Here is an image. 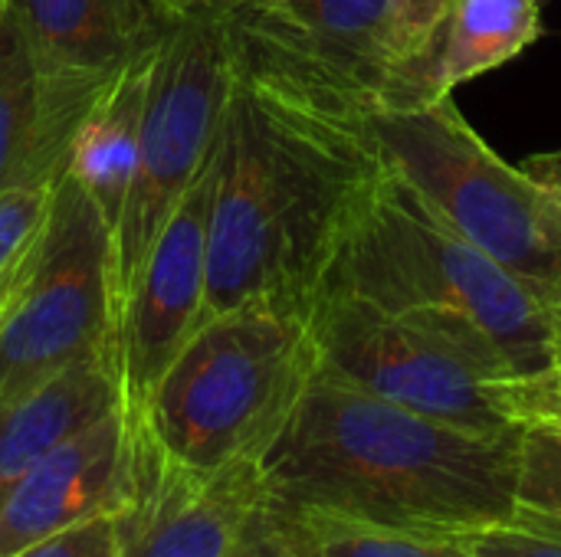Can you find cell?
I'll use <instances>...</instances> for the list:
<instances>
[{
  "mask_svg": "<svg viewBox=\"0 0 561 557\" xmlns=\"http://www.w3.org/2000/svg\"><path fill=\"white\" fill-rule=\"evenodd\" d=\"M220 148V144H217ZM217 187V151L187 187L151 253L118 318V355L125 407L141 410L154 384L204 322L207 299V227Z\"/></svg>",
  "mask_w": 561,
  "mask_h": 557,
  "instance_id": "12",
  "label": "cell"
},
{
  "mask_svg": "<svg viewBox=\"0 0 561 557\" xmlns=\"http://www.w3.org/2000/svg\"><path fill=\"white\" fill-rule=\"evenodd\" d=\"M164 3L178 13H207V10H220L227 0H164Z\"/></svg>",
  "mask_w": 561,
  "mask_h": 557,
  "instance_id": "25",
  "label": "cell"
},
{
  "mask_svg": "<svg viewBox=\"0 0 561 557\" xmlns=\"http://www.w3.org/2000/svg\"><path fill=\"white\" fill-rule=\"evenodd\" d=\"M10 7L66 151L95 95L135 59L151 56L184 16L164 0H10Z\"/></svg>",
  "mask_w": 561,
  "mask_h": 557,
  "instance_id": "11",
  "label": "cell"
},
{
  "mask_svg": "<svg viewBox=\"0 0 561 557\" xmlns=\"http://www.w3.org/2000/svg\"><path fill=\"white\" fill-rule=\"evenodd\" d=\"M316 345L306 315L247 302L204 318L138 414L158 446L187 469L260 463L293 417Z\"/></svg>",
  "mask_w": 561,
  "mask_h": 557,
  "instance_id": "4",
  "label": "cell"
},
{
  "mask_svg": "<svg viewBox=\"0 0 561 557\" xmlns=\"http://www.w3.org/2000/svg\"><path fill=\"white\" fill-rule=\"evenodd\" d=\"M381 167L362 131L276 102L233 76L207 227L204 318L247 302L309 315Z\"/></svg>",
  "mask_w": 561,
  "mask_h": 557,
  "instance_id": "2",
  "label": "cell"
},
{
  "mask_svg": "<svg viewBox=\"0 0 561 557\" xmlns=\"http://www.w3.org/2000/svg\"><path fill=\"white\" fill-rule=\"evenodd\" d=\"M66 141L53 125L46 92L10 0H0V190L56 184Z\"/></svg>",
  "mask_w": 561,
  "mask_h": 557,
  "instance_id": "16",
  "label": "cell"
},
{
  "mask_svg": "<svg viewBox=\"0 0 561 557\" xmlns=\"http://www.w3.org/2000/svg\"><path fill=\"white\" fill-rule=\"evenodd\" d=\"M108 348H118L112 227L62 171L0 315V407Z\"/></svg>",
  "mask_w": 561,
  "mask_h": 557,
  "instance_id": "7",
  "label": "cell"
},
{
  "mask_svg": "<svg viewBox=\"0 0 561 557\" xmlns=\"http://www.w3.org/2000/svg\"><path fill=\"white\" fill-rule=\"evenodd\" d=\"M263 509L299 557H477L450 535H421L319 515H289L273 509L266 499Z\"/></svg>",
  "mask_w": 561,
  "mask_h": 557,
  "instance_id": "18",
  "label": "cell"
},
{
  "mask_svg": "<svg viewBox=\"0 0 561 557\" xmlns=\"http://www.w3.org/2000/svg\"><path fill=\"white\" fill-rule=\"evenodd\" d=\"M214 13L233 76L276 102L352 131L424 102L391 46L388 0H227Z\"/></svg>",
  "mask_w": 561,
  "mask_h": 557,
  "instance_id": "6",
  "label": "cell"
},
{
  "mask_svg": "<svg viewBox=\"0 0 561 557\" xmlns=\"http://www.w3.org/2000/svg\"><path fill=\"white\" fill-rule=\"evenodd\" d=\"M230 557H299V555L289 548V542L276 532V525L270 522L266 509L260 506V509H256V515H253V522H250V529H247V535L240 538L237 552H233Z\"/></svg>",
  "mask_w": 561,
  "mask_h": 557,
  "instance_id": "23",
  "label": "cell"
},
{
  "mask_svg": "<svg viewBox=\"0 0 561 557\" xmlns=\"http://www.w3.org/2000/svg\"><path fill=\"white\" fill-rule=\"evenodd\" d=\"M233 62L214 10L184 13L154 53L138 167L112 236L118 318L161 227L220 144Z\"/></svg>",
  "mask_w": 561,
  "mask_h": 557,
  "instance_id": "8",
  "label": "cell"
},
{
  "mask_svg": "<svg viewBox=\"0 0 561 557\" xmlns=\"http://www.w3.org/2000/svg\"><path fill=\"white\" fill-rule=\"evenodd\" d=\"M115 548H118L115 515H99L26 548L16 557H115Z\"/></svg>",
  "mask_w": 561,
  "mask_h": 557,
  "instance_id": "22",
  "label": "cell"
},
{
  "mask_svg": "<svg viewBox=\"0 0 561 557\" xmlns=\"http://www.w3.org/2000/svg\"><path fill=\"white\" fill-rule=\"evenodd\" d=\"M154 53L135 59L95 95V102L76 125L66 151L62 171L89 194V200L112 227V236L138 167L145 98H148Z\"/></svg>",
  "mask_w": 561,
  "mask_h": 557,
  "instance_id": "15",
  "label": "cell"
},
{
  "mask_svg": "<svg viewBox=\"0 0 561 557\" xmlns=\"http://www.w3.org/2000/svg\"><path fill=\"white\" fill-rule=\"evenodd\" d=\"M362 135L460 236L561 305V197L503 161L450 95L375 112Z\"/></svg>",
  "mask_w": 561,
  "mask_h": 557,
  "instance_id": "5",
  "label": "cell"
},
{
  "mask_svg": "<svg viewBox=\"0 0 561 557\" xmlns=\"http://www.w3.org/2000/svg\"><path fill=\"white\" fill-rule=\"evenodd\" d=\"M322 286L427 328L500 384L559 374L561 305L460 236L388 164L362 194Z\"/></svg>",
  "mask_w": 561,
  "mask_h": 557,
  "instance_id": "3",
  "label": "cell"
},
{
  "mask_svg": "<svg viewBox=\"0 0 561 557\" xmlns=\"http://www.w3.org/2000/svg\"><path fill=\"white\" fill-rule=\"evenodd\" d=\"M533 177H539L542 184H549L556 194L561 197V151H552V154H536L523 164Z\"/></svg>",
  "mask_w": 561,
  "mask_h": 557,
  "instance_id": "24",
  "label": "cell"
},
{
  "mask_svg": "<svg viewBox=\"0 0 561 557\" xmlns=\"http://www.w3.org/2000/svg\"><path fill=\"white\" fill-rule=\"evenodd\" d=\"M539 36V0H454L431 59V98L510 62Z\"/></svg>",
  "mask_w": 561,
  "mask_h": 557,
  "instance_id": "17",
  "label": "cell"
},
{
  "mask_svg": "<svg viewBox=\"0 0 561 557\" xmlns=\"http://www.w3.org/2000/svg\"><path fill=\"white\" fill-rule=\"evenodd\" d=\"M556 378H559V384H561V368H559V374H556Z\"/></svg>",
  "mask_w": 561,
  "mask_h": 557,
  "instance_id": "27",
  "label": "cell"
},
{
  "mask_svg": "<svg viewBox=\"0 0 561 557\" xmlns=\"http://www.w3.org/2000/svg\"><path fill=\"white\" fill-rule=\"evenodd\" d=\"M125 404L118 348L95 351L0 407V499L56 446Z\"/></svg>",
  "mask_w": 561,
  "mask_h": 557,
  "instance_id": "14",
  "label": "cell"
},
{
  "mask_svg": "<svg viewBox=\"0 0 561 557\" xmlns=\"http://www.w3.org/2000/svg\"><path fill=\"white\" fill-rule=\"evenodd\" d=\"M450 7L454 0H388L391 46L404 69L414 76L424 102H431V59Z\"/></svg>",
  "mask_w": 561,
  "mask_h": 557,
  "instance_id": "19",
  "label": "cell"
},
{
  "mask_svg": "<svg viewBox=\"0 0 561 557\" xmlns=\"http://www.w3.org/2000/svg\"><path fill=\"white\" fill-rule=\"evenodd\" d=\"M49 194L53 184H23L0 190V282L16 272L26 250L33 246L46 220Z\"/></svg>",
  "mask_w": 561,
  "mask_h": 557,
  "instance_id": "20",
  "label": "cell"
},
{
  "mask_svg": "<svg viewBox=\"0 0 561 557\" xmlns=\"http://www.w3.org/2000/svg\"><path fill=\"white\" fill-rule=\"evenodd\" d=\"M260 473L266 502L289 515L421 535L523 522L519 430L470 433L365 394L319 364Z\"/></svg>",
  "mask_w": 561,
  "mask_h": 557,
  "instance_id": "1",
  "label": "cell"
},
{
  "mask_svg": "<svg viewBox=\"0 0 561 557\" xmlns=\"http://www.w3.org/2000/svg\"><path fill=\"white\" fill-rule=\"evenodd\" d=\"M131 483V423L125 404L95 420L36 466H30L0 499V557L82 525L118 515Z\"/></svg>",
  "mask_w": 561,
  "mask_h": 557,
  "instance_id": "13",
  "label": "cell"
},
{
  "mask_svg": "<svg viewBox=\"0 0 561 557\" xmlns=\"http://www.w3.org/2000/svg\"><path fill=\"white\" fill-rule=\"evenodd\" d=\"M20 269V266H16ZM16 276V272H13ZM13 276L7 282H0V315H3V305H7V295H10V286H13Z\"/></svg>",
  "mask_w": 561,
  "mask_h": 557,
  "instance_id": "26",
  "label": "cell"
},
{
  "mask_svg": "<svg viewBox=\"0 0 561 557\" xmlns=\"http://www.w3.org/2000/svg\"><path fill=\"white\" fill-rule=\"evenodd\" d=\"M128 410V407H125ZM131 483L115 557H230L266 499L260 463L197 473L171 460L128 410Z\"/></svg>",
  "mask_w": 561,
  "mask_h": 557,
  "instance_id": "10",
  "label": "cell"
},
{
  "mask_svg": "<svg viewBox=\"0 0 561 557\" xmlns=\"http://www.w3.org/2000/svg\"><path fill=\"white\" fill-rule=\"evenodd\" d=\"M306 322L319 371L470 433L503 437L523 430L513 407L516 381L500 384L486 378L444 338L371 299L322 286Z\"/></svg>",
  "mask_w": 561,
  "mask_h": 557,
  "instance_id": "9",
  "label": "cell"
},
{
  "mask_svg": "<svg viewBox=\"0 0 561 557\" xmlns=\"http://www.w3.org/2000/svg\"><path fill=\"white\" fill-rule=\"evenodd\" d=\"M477 557H561V532L533 525H486L450 535Z\"/></svg>",
  "mask_w": 561,
  "mask_h": 557,
  "instance_id": "21",
  "label": "cell"
}]
</instances>
